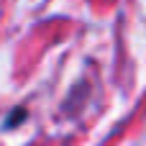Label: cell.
<instances>
[{
  "mask_svg": "<svg viewBox=\"0 0 146 146\" xmlns=\"http://www.w3.org/2000/svg\"><path fill=\"white\" fill-rule=\"evenodd\" d=\"M26 121H28V108H26V105H15V108L8 110V115L3 118V126H0V128H3V131H15V128L23 126Z\"/></svg>",
  "mask_w": 146,
  "mask_h": 146,
  "instance_id": "1",
  "label": "cell"
}]
</instances>
